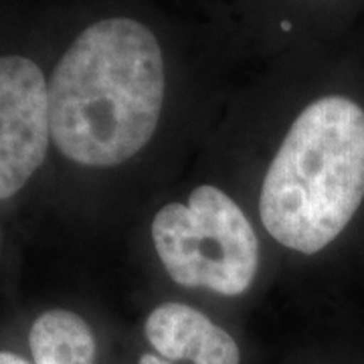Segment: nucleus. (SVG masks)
<instances>
[{
	"instance_id": "f03ea898",
	"label": "nucleus",
	"mask_w": 364,
	"mask_h": 364,
	"mask_svg": "<svg viewBox=\"0 0 364 364\" xmlns=\"http://www.w3.org/2000/svg\"><path fill=\"white\" fill-rule=\"evenodd\" d=\"M364 200V109L342 95L310 104L287 132L261 186L259 213L284 247L314 255Z\"/></svg>"
},
{
	"instance_id": "7ed1b4c3",
	"label": "nucleus",
	"mask_w": 364,
	"mask_h": 364,
	"mask_svg": "<svg viewBox=\"0 0 364 364\" xmlns=\"http://www.w3.org/2000/svg\"><path fill=\"white\" fill-rule=\"evenodd\" d=\"M152 239L164 269L184 287L239 296L257 273V235L233 198L210 184L193 191L188 205L160 208Z\"/></svg>"
},
{
	"instance_id": "0eeeda50",
	"label": "nucleus",
	"mask_w": 364,
	"mask_h": 364,
	"mask_svg": "<svg viewBox=\"0 0 364 364\" xmlns=\"http://www.w3.org/2000/svg\"><path fill=\"white\" fill-rule=\"evenodd\" d=\"M0 364H33L31 358H25L23 354L13 350H0Z\"/></svg>"
},
{
	"instance_id": "f257e3e1",
	"label": "nucleus",
	"mask_w": 364,
	"mask_h": 364,
	"mask_svg": "<svg viewBox=\"0 0 364 364\" xmlns=\"http://www.w3.org/2000/svg\"><path fill=\"white\" fill-rule=\"evenodd\" d=\"M162 104L164 61L154 33L128 16L104 18L79 33L53 71V144L81 166L124 164L154 136Z\"/></svg>"
},
{
	"instance_id": "423d86ee",
	"label": "nucleus",
	"mask_w": 364,
	"mask_h": 364,
	"mask_svg": "<svg viewBox=\"0 0 364 364\" xmlns=\"http://www.w3.org/2000/svg\"><path fill=\"white\" fill-rule=\"evenodd\" d=\"M33 364H97V340L91 326L71 310H47L28 330Z\"/></svg>"
},
{
	"instance_id": "20e7f679",
	"label": "nucleus",
	"mask_w": 364,
	"mask_h": 364,
	"mask_svg": "<svg viewBox=\"0 0 364 364\" xmlns=\"http://www.w3.org/2000/svg\"><path fill=\"white\" fill-rule=\"evenodd\" d=\"M51 138L49 81L23 55L0 57V200L13 198L43 166Z\"/></svg>"
},
{
	"instance_id": "39448f33",
	"label": "nucleus",
	"mask_w": 364,
	"mask_h": 364,
	"mask_svg": "<svg viewBox=\"0 0 364 364\" xmlns=\"http://www.w3.org/2000/svg\"><path fill=\"white\" fill-rule=\"evenodd\" d=\"M144 336L150 350L138 364H241L233 336L186 304L158 306L146 320Z\"/></svg>"
}]
</instances>
